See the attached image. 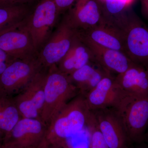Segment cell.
<instances>
[{"label": "cell", "instance_id": "cell-7", "mask_svg": "<svg viewBox=\"0 0 148 148\" xmlns=\"http://www.w3.org/2000/svg\"><path fill=\"white\" fill-rule=\"evenodd\" d=\"M122 29L124 53L133 63L148 69V27L135 14L130 13Z\"/></svg>", "mask_w": 148, "mask_h": 148}, {"label": "cell", "instance_id": "cell-27", "mask_svg": "<svg viewBox=\"0 0 148 148\" xmlns=\"http://www.w3.org/2000/svg\"><path fill=\"white\" fill-rule=\"evenodd\" d=\"M37 148H60L58 146L54 145H51L49 144L45 139L43 141L42 143L38 146Z\"/></svg>", "mask_w": 148, "mask_h": 148}, {"label": "cell", "instance_id": "cell-5", "mask_svg": "<svg viewBox=\"0 0 148 148\" xmlns=\"http://www.w3.org/2000/svg\"><path fill=\"white\" fill-rule=\"evenodd\" d=\"M60 15L53 0H39L26 17L37 53L52 34Z\"/></svg>", "mask_w": 148, "mask_h": 148}, {"label": "cell", "instance_id": "cell-28", "mask_svg": "<svg viewBox=\"0 0 148 148\" xmlns=\"http://www.w3.org/2000/svg\"><path fill=\"white\" fill-rule=\"evenodd\" d=\"M38 0H18L19 3L21 5H29L33 3ZM39 0H38V1Z\"/></svg>", "mask_w": 148, "mask_h": 148}, {"label": "cell", "instance_id": "cell-9", "mask_svg": "<svg viewBox=\"0 0 148 148\" xmlns=\"http://www.w3.org/2000/svg\"><path fill=\"white\" fill-rule=\"evenodd\" d=\"M45 125L39 119L23 118L4 136L2 148H37L45 139Z\"/></svg>", "mask_w": 148, "mask_h": 148}, {"label": "cell", "instance_id": "cell-14", "mask_svg": "<svg viewBox=\"0 0 148 148\" xmlns=\"http://www.w3.org/2000/svg\"><path fill=\"white\" fill-rule=\"evenodd\" d=\"M77 32L80 38L99 46L124 52L123 32L120 27L114 23L105 20L92 29Z\"/></svg>", "mask_w": 148, "mask_h": 148}, {"label": "cell", "instance_id": "cell-1", "mask_svg": "<svg viewBox=\"0 0 148 148\" xmlns=\"http://www.w3.org/2000/svg\"><path fill=\"white\" fill-rule=\"evenodd\" d=\"M90 111L85 98L79 97L68 103L49 124L46 140L51 145H61L86 125Z\"/></svg>", "mask_w": 148, "mask_h": 148}, {"label": "cell", "instance_id": "cell-24", "mask_svg": "<svg viewBox=\"0 0 148 148\" xmlns=\"http://www.w3.org/2000/svg\"><path fill=\"white\" fill-rule=\"evenodd\" d=\"M60 14L64 13L73 5L77 0H53Z\"/></svg>", "mask_w": 148, "mask_h": 148}, {"label": "cell", "instance_id": "cell-21", "mask_svg": "<svg viewBox=\"0 0 148 148\" xmlns=\"http://www.w3.org/2000/svg\"><path fill=\"white\" fill-rule=\"evenodd\" d=\"M31 10L27 5L0 8V30L22 21Z\"/></svg>", "mask_w": 148, "mask_h": 148}, {"label": "cell", "instance_id": "cell-23", "mask_svg": "<svg viewBox=\"0 0 148 148\" xmlns=\"http://www.w3.org/2000/svg\"><path fill=\"white\" fill-rule=\"evenodd\" d=\"M15 60L0 48V76L8 66Z\"/></svg>", "mask_w": 148, "mask_h": 148}, {"label": "cell", "instance_id": "cell-4", "mask_svg": "<svg viewBox=\"0 0 148 148\" xmlns=\"http://www.w3.org/2000/svg\"><path fill=\"white\" fill-rule=\"evenodd\" d=\"M77 35V30L65 15L37 53L42 67L56 66L69 52Z\"/></svg>", "mask_w": 148, "mask_h": 148}, {"label": "cell", "instance_id": "cell-26", "mask_svg": "<svg viewBox=\"0 0 148 148\" xmlns=\"http://www.w3.org/2000/svg\"><path fill=\"white\" fill-rule=\"evenodd\" d=\"M141 11L143 16L148 18V0H140Z\"/></svg>", "mask_w": 148, "mask_h": 148}, {"label": "cell", "instance_id": "cell-31", "mask_svg": "<svg viewBox=\"0 0 148 148\" xmlns=\"http://www.w3.org/2000/svg\"><path fill=\"white\" fill-rule=\"evenodd\" d=\"M60 148H73L71 147H70L69 145H68L67 144H66V142H64V143L61 144V145L59 146V147Z\"/></svg>", "mask_w": 148, "mask_h": 148}, {"label": "cell", "instance_id": "cell-25", "mask_svg": "<svg viewBox=\"0 0 148 148\" xmlns=\"http://www.w3.org/2000/svg\"><path fill=\"white\" fill-rule=\"evenodd\" d=\"M21 5L18 0H0V8L9 7L14 6Z\"/></svg>", "mask_w": 148, "mask_h": 148}, {"label": "cell", "instance_id": "cell-8", "mask_svg": "<svg viewBox=\"0 0 148 148\" xmlns=\"http://www.w3.org/2000/svg\"><path fill=\"white\" fill-rule=\"evenodd\" d=\"M42 69L37 57L16 59L0 76V93L10 96L24 88Z\"/></svg>", "mask_w": 148, "mask_h": 148}, {"label": "cell", "instance_id": "cell-10", "mask_svg": "<svg viewBox=\"0 0 148 148\" xmlns=\"http://www.w3.org/2000/svg\"><path fill=\"white\" fill-rule=\"evenodd\" d=\"M46 75L40 71L24 88L23 92L14 99L20 115L23 118L40 120L45 100L44 88Z\"/></svg>", "mask_w": 148, "mask_h": 148}, {"label": "cell", "instance_id": "cell-22", "mask_svg": "<svg viewBox=\"0 0 148 148\" xmlns=\"http://www.w3.org/2000/svg\"><path fill=\"white\" fill-rule=\"evenodd\" d=\"M86 126L89 132V148H109L91 111Z\"/></svg>", "mask_w": 148, "mask_h": 148}, {"label": "cell", "instance_id": "cell-20", "mask_svg": "<svg viewBox=\"0 0 148 148\" xmlns=\"http://www.w3.org/2000/svg\"><path fill=\"white\" fill-rule=\"evenodd\" d=\"M20 116L14 99L0 93V130L4 136L13 129Z\"/></svg>", "mask_w": 148, "mask_h": 148}, {"label": "cell", "instance_id": "cell-18", "mask_svg": "<svg viewBox=\"0 0 148 148\" xmlns=\"http://www.w3.org/2000/svg\"><path fill=\"white\" fill-rule=\"evenodd\" d=\"M91 62L69 75L73 84L85 96L108 74L96 62Z\"/></svg>", "mask_w": 148, "mask_h": 148}, {"label": "cell", "instance_id": "cell-30", "mask_svg": "<svg viewBox=\"0 0 148 148\" xmlns=\"http://www.w3.org/2000/svg\"><path fill=\"white\" fill-rule=\"evenodd\" d=\"M4 138V135L0 130V148H2Z\"/></svg>", "mask_w": 148, "mask_h": 148}, {"label": "cell", "instance_id": "cell-17", "mask_svg": "<svg viewBox=\"0 0 148 148\" xmlns=\"http://www.w3.org/2000/svg\"><path fill=\"white\" fill-rule=\"evenodd\" d=\"M95 61H96L90 49L77 35L69 52L56 66L59 71L69 75Z\"/></svg>", "mask_w": 148, "mask_h": 148}, {"label": "cell", "instance_id": "cell-32", "mask_svg": "<svg viewBox=\"0 0 148 148\" xmlns=\"http://www.w3.org/2000/svg\"><path fill=\"white\" fill-rule=\"evenodd\" d=\"M147 140L148 142V129L146 132L145 136V140Z\"/></svg>", "mask_w": 148, "mask_h": 148}, {"label": "cell", "instance_id": "cell-29", "mask_svg": "<svg viewBox=\"0 0 148 148\" xmlns=\"http://www.w3.org/2000/svg\"><path fill=\"white\" fill-rule=\"evenodd\" d=\"M143 142L136 144L137 145L131 148H148V146L146 145L145 144H143Z\"/></svg>", "mask_w": 148, "mask_h": 148}, {"label": "cell", "instance_id": "cell-16", "mask_svg": "<svg viewBox=\"0 0 148 148\" xmlns=\"http://www.w3.org/2000/svg\"><path fill=\"white\" fill-rule=\"evenodd\" d=\"M115 81L125 95L148 96V69L133 64L126 71L118 75Z\"/></svg>", "mask_w": 148, "mask_h": 148}, {"label": "cell", "instance_id": "cell-6", "mask_svg": "<svg viewBox=\"0 0 148 148\" xmlns=\"http://www.w3.org/2000/svg\"><path fill=\"white\" fill-rule=\"evenodd\" d=\"M26 18L0 30V48L15 59L37 57V52L27 27Z\"/></svg>", "mask_w": 148, "mask_h": 148}, {"label": "cell", "instance_id": "cell-3", "mask_svg": "<svg viewBox=\"0 0 148 148\" xmlns=\"http://www.w3.org/2000/svg\"><path fill=\"white\" fill-rule=\"evenodd\" d=\"M77 89L69 76L59 71L56 66L50 68L46 77L45 100L41 113V121L45 125H49L75 95Z\"/></svg>", "mask_w": 148, "mask_h": 148}, {"label": "cell", "instance_id": "cell-15", "mask_svg": "<svg viewBox=\"0 0 148 148\" xmlns=\"http://www.w3.org/2000/svg\"><path fill=\"white\" fill-rule=\"evenodd\" d=\"M80 38L90 49L96 62L109 73H115L118 75L126 71L133 64L123 51L105 48Z\"/></svg>", "mask_w": 148, "mask_h": 148}, {"label": "cell", "instance_id": "cell-19", "mask_svg": "<svg viewBox=\"0 0 148 148\" xmlns=\"http://www.w3.org/2000/svg\"><path fill=\"white\" fill-rule=\"evenodd\" d=\"M135 0H98L106 21L121 27L128 17V10Z\"/></svg>", "mask_w": 148, "mask_h": 148}, {"label": "cell", "instance_id": "cell-11", "mask_svg": "<svg viewBox=\"0 0 148 148\" xmlns=\"http://www.w3.org/2000/svg\"><path fill=\"white\" fill-rule=\"evenodd\" d=\"M65 15L78 32L92 29L105 20L98 0H77Z\"/></svg>", "mask_w": 148, "mask_h": 148}, {"label": "cell", "instance_id": "cell-2", "mask_svg": "<svg viewBox=\"0 0 148 148\" xmlns=\"http://www.w3.org/2000/svg\"><path fill=\"white\" fill-rule=\"evenodd\" d=\"M129 143L144 142L148 129V96L124 95L115 108Z\"/></svg>", "mask_w": 148, "mask_h": 148}, {"label": "cell", "instance_id": "cell-13", "mask_svg": "<svg viewBox=\"0 0 148 148\" xmlns=\"http://www.w3.org/2000/svg\"><path fill=\"white\" fill-rule=\"evenodd\" d=\"M109 148H128L127 135L113 108L91 110Z\"/></svg>", "mask_w": 148, "mask_h": 148}, {"label": "cell", "instance_id": "cell-12", "mask_svg": "<svg viewBox=\"0 0 148 148\" xmlns=\"http://www.w3.org/2000/svg\"><path fill=\"white\" fill-rule=\"evenodd\" d=\"M124 95L118 86L115 78L108 74L84 98L90 110H95L114 108Z\"/></svg>", "mask_w": 148, "mask_h": 148}]
</instances>
